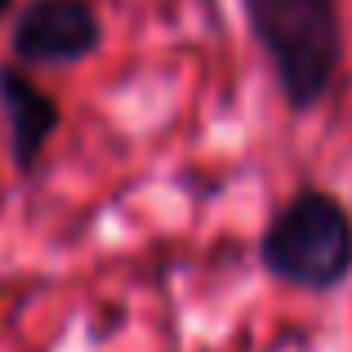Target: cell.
Wrapping results in <instances>:
<instances>
[{
    "label": "cell",
    "mask_w": 352,
    "mask_h": 352,
    "mask_svg": "<svg viewBox=\"0 0 352 352\" xmlns=\"http://www.w3.org/2000/svg\"><path fill=\"white\" fill-rule=\"evenodd\" d=\"M245 27L272 63L276 94L294 116L317 112L344 67V18L335 0H241Z\"/></svg>",
    "instance_id": "cell-1"
},
{
    "label": "cell",
    "mask_w": 352,
    "mask_h": 352,
    "mask_svg": "<svg viewBox=\"0 0 352 352\" xmlns=\"http://www.w3.org/2000/svg\"><path fill=\"white\" fill-rule=\"evenodd\" d=\"M254 254L272 281L330 294L352 276V210L326 188H299L267 219Z\"/></svg>",
    "instance_id": "cell-2"
},
{
    "label": "cell",
    "mask_w": 352,
    "mask_h": 352,
    "mask_svg": "<svg viewBox=\"0 0 352 352\" xmlns=\"http://www.w3.org/2000/svg\"><path fill=\"white\" fill-rule=\"evenodd\" d=\"M94 0H27L9 27V54L23 67H76L103 50Z\"/></svg>",
    "instance_id": "cell-3"
},
{
    "label": "cell",
    "mask_w": 352,
    "mask_h": 352,
    "mask_svg": "<svg viewBox=\"0 0 352 352\" xmlns=\"http://www.w3.org/2000/svg\"><path fill=\"white\" fill-rule=\"evenodd\" d=\"M0 116H5V129H9V165L18 174H32L41 165L50 138L63 125L58 98L32 76V67L0 63Z\"/></svg>",
    "instance_id": "cell-4"
},
{
    "label": "cell",
    "mask_w": 352,
    "mask_h": 352,
    "mask_svg": "<svg viewBox=\"0 0 352 352\" xmlns=\"http://www.w3.org/2000/svg\"><path fill=\"white\" fill-rule=\"evenodd\" d=\"M14 9V0H0V23H5V14Z\"/></svg>",
    "instance_id": "cell-5"
}]
</instances>
